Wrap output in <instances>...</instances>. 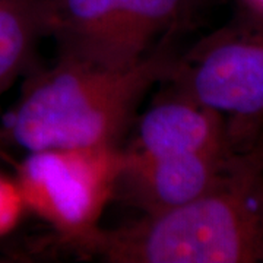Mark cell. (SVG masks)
<instances>
[{
  "instance_id": "cell-8",
  "label": "cell",
  "mask_w": 263,
  "mask_h": 263,
  "mask_svg": "<svg viewBox=\"0 0 263 263\" xmlns=\"http://www.w3.org/2000/svg\"><path fill=\"white\" fill-rule=\"evenodd\" d=\"M41 35H47L44 0H0V95L24 72Z\"/></svg>"
},
{
  "instance_id": "cell-1",
  "label": "cell",
  "mask_w": 263,
  "mask_h": 263,
  "mask_svg": "<svg viewBox=\"0 0 263 263\" xmlns=\"http://www.w3.org/2000/svg\"><path fill=\"white\" fill-rule=\"evenodd\" d=\"M91 253L113 263L263 262V141L238 151L215 186L196 199L103 228Z\"/></svg>"
},
{
  "instance_id": "cell-6",
  "label": "cell",
  "mask_w": 263,
  "mask_h": 263,
  "mask_svg": "<svg viewBox=\"0 0 263 263\" xmlns=\"http://www.w3.org/2000/svg\"><path fill=\"white\" fill-rule=\"evenodd\" d=\"M238 151L174 155L123 151L116 193L120 192L123 199L141 209L143 215L167 212L214 187Z\"/></svg>"
},
{
  "instance_id": "cell-4",
  "label": "cell",
  "mask_w": 263,
  "mask_h": 263,
  "mask_svg": "<svg viewBox=\"0 0 263 263\" xmlns=\"http://www.w3.org/2000/svg\"><path fill=\"white\" fill-rule=\"evenodd\" d=\"M167 82L222 114L237 148L263 141V15L250 12L177 57Z\"/></svg>"
},
{
  "instance_id": "cell-3",
  "label": "cell",
  "mask_w": 263,
  "mask_h": 263,
  "mask_svg": "<svg viewBox=\"0 0 263 263\" xmlns=\"http://www.w3.org/2000/svg\"><path fill=\"white\" fill-rule=\"evenodd\" d=\"M122 162L117 145L34 151L16 167L15 180L25 211L65 241L91 252L104 211L116 196Z\"/></svg>"
},
{
  "instance_id": "cell-2",
  "label": "cell",
  "mask_w": 263,
  "mask_h": 263,
  "mask_svg": "<svg viewBox=\"0 0 263 263\" xmlns=\"http://www.w3.org/2000/svg\"><path fill=\"white\" fill-rule=\"evenodd\" d=\"M176 62L167 48L124 67L60 56L24 85L10 138L27 152L117 145L145 94L167 82Z\"/></svg>"
},
{
  "instance_id": "cell-9",
  "label": "cell",
  "mask_w": 263,
  "mask_h": 263,
  "mask_svg": "<svg viewBox=\"0 0 263 263\" xmlns=\"http://www.w3.org/2000/svg\"><path fill=\"white\" fill-rule=\"evenodd\" d=\"M25 212L15 177L0 174V237L9 234Z\"/></svg>"
},
{
  "instance_id": "cell-5",
  "label": "cell",
  "mask_w": 263,
  "mask_h": 263,
  "mask_svg": "<svg viewBox=\"0 0 263 263\" xmlns=\"http://www.w3.org/2000/svg\"><path fill=\"white\" fill-rule=\"evenodd\" d=\"M202 0H44L47 34L60 56L124 67L157 35L180 25Z\"/></svg>"
},
{
  "instance_id": "cell-7",
  "label": "cell",
  "mask_w": 263,
  "mask_h": 263,
  "mask_svg": "<svg viewBox=\"0 0 263 263\" xmlns=\"http://www.w3.org/2000/svg\"><path fill=\"white\" fill-rule=\"evenodd\" d=\"M130 149L151 155L228 154L235 146L222 114L173 92L142 116Z\"/></svg>"
},
{
  "instance_id": "cell-10",
  "label": "cell",
  "mask_w": 263,
  "mask_h": 263,
  "mask_svg": "<svg viewBox=\"0 0 263 263\" xmlns=\"http://www.w3.org/2000/svg\"><path fill=\"white\" fill-rule=\"evenodd\" d=\"M249 6L250 12L257 13V15H263V0H245Z\"/></svg>"
}]
</instances>
